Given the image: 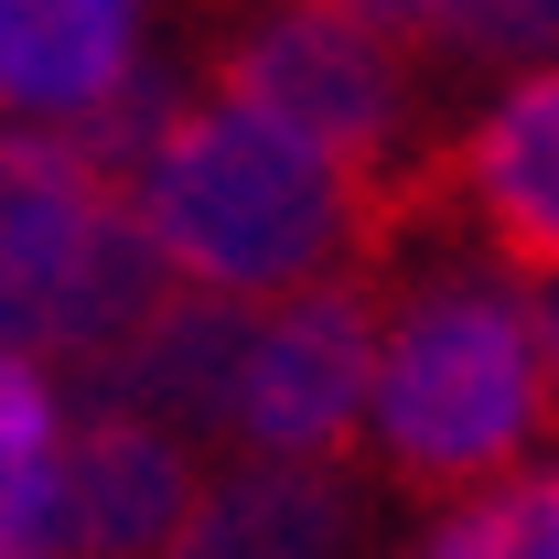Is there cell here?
<instances>
[{"label": "cell", "instance_id": "1", "mask_svg": "<svg viewBox=\"0 0 559 559\" xmlns=\"http://www.w3.org/2000/svg\"><path fill=\"white\" fill-rule=\"evenodd\" d=\"M130 205L173 280L215 301H290L334 280V259H388V215L366 205V183L237 97H194L151 130Z\"/></svg>", "mask_w": 559, "mask_h": 559}, {"label": "cell", "instance_id": "2", "mask_svg": "<svg viewBox=\"0 0 559 559\" xmlns=\"http://www.w3.org/2000/svg\"><path fill=\"white\" fill-rule=\"evenodd\" d=\"M366 430L409 495L506 485V463L549 441V377H538L527 301L506 280H430L399 312V334L377 345Z\"/></svg>", "mask_w": 559, "mask_h": 559}, {"label": "cell", "instance_id": "3", "mask_svg": "<svg viewBox=\"0 0 559 559\" xmlns=\"http://www.w3.org/2000/svg\"><path fill=\"white\" fill-rule=\"evenodd\" d=\"M226 97L280 119L290 140H312L334 173H355L366 205L388 215V248L409 226L430 237V151H409V66H399L388 22L290 0L226 55Z\"/></svg>", "mask_w": 559, "mask_h": 559}, {"label": "cell", "instance_id": "4", "mask_svg": "<svg viewBox=\"0 0 559 559\" xmlns=\"http://www.w3.org/2000/svg\"><path fill=\"white\" fill-rule=\"evenodd\" d=\"M377 388V280H312L248 334L226 430H248L270 463H345Z\"/></svg>", "mask_w": 559, "mask_h": 559}, {"label": "cell", "instance_id": "5", "mask_svg": "<svg viewBox=\"0 0 559 559\" xmlns=\"http://www.w3.org/2000/svg\"><path fill=\"white\" fill-rule=\"evenodd\" d=\"M173 290H183V280L151 248L140 205L130 194H97L75 226H55L22 270L0 280V355H22V366H44V355L97 366L108 345H130Z\"/></svg>", "mask_w": 559, "mask_h": 559}, {"label": "cell", "instance_id": "6", "mask_svg": "<svg viewBox=\"0 0 559 559\" xmlns=\"http://www.w3.org/2000/svg\"><path fill=\"white\" fill-rule=\"evenodd\" d=\"M194 506V463L162 419L119 399H75L55 430V495H44V559H162Z\"/></svg>", "mask_w": 559, "mask_h": 559}, {"label": "cell", "instance_id": "7", "mask_svg": "<svg viewBox=\"0 0 559 559\" xmlns=\"http://www.w3.org/2000/svg\"><path fill=\"white\" fill-rule=\"evenodd\" d=\"M430 226H474L516 280H559V75L506 86L430 162Z\"/></svg>", "mask_w": 559, "mask_h": 559}, {"label": "cell", "instance_id": "8", "mask_svg": "<svg viewBox=\"0 0 559 559\" xmlns=\"http://www.w3.org/2000/svg\"><path fill=\"white\" fill-rule=\"evenodd\" d=\"M366 506L334 463H248L183 506L162 559H355Z\"/></svg>", "mask_w": 559, "mask_h": 559}, {"label": "cell", "instance_id": "9", "mask_svg": "<svg viewBox=\"0 0 559 559\" xmlns=\"http://www.w3.org/2000/svg\"><path fill=\"white\" fill-rule=\"evenodd\" d=\"M248 301H215V290H173L130 345H108L86 366V399H119L140 419H226L237 399V366H248Z\"/></svg>", "mask_w": 559, "mask_h": 559}, {"label": "cell", "instance_id": "10", "mask_svg": "<svg viewBox=\"0 0 559 559\" xmlns=\"http://www.w3.org/2000/svg\"><path fill=\"white\" fill-rule=\"evenodd\" d=\"M140 0H0V108L22 119H86L130 86Z\"/></svg>", "mask_w": 559, "mask_h": 559}, {"label": "cell", "instance_id": "11", "mask_svg": "<svg viewBox=\"0 0 559 559\" xmlns=\"http://www.w3.org/2000/svg\"><path fill=\"white\" fill-rule=\"evenodd\" d=\"M97 194H119V183H108L66 130H0V280L22 270L55 226H75Z\"/></svg>", "mask_w": 559, "mask_h": 559}, {"label": "cell", "instance_id": "12", "mask_svg": "<svg viewBox=\"0 0 559 559\" xmlns=\"http://www.w3.org/2000/svg\"><path fill=\"white\" fill-rule=\"evenodd\" d=\"M44 495H55V399L22 355H0V559H44Z\"/></svg>", "mask_w": 559, "mask_h": 559}, {"label": "cell", "instance_id": "13", "mask_svg": "<svg viewBox=\"0 0 559 559\" xmlns=\"http://www.w3.org/2000/svg\"><path fill=\"white\" fill-rule=\"evenodd\" d=\"M419 44L441 66H485V75L549 66L559 55V0H430L419 11Z\"/></svg>", "mask_w": 559, "mask_h": 559}, {"label": "cell", "instance_id": "14", "mask_svg": "<svg viewBox=\"0 0 559 559\" xmlns=\"http://www.w3.org/2000/svg\"><path fill=\"white\" fill-rule=\"evenodd\" d=\"M419 559H559V474H538V485H485L463 516L430 527Z\"/></svg>", "mask_w": 559, "mask_h": 559}, {"label": "cell", "instance_id": "15", "mask_svg": "<svg viewBox=\"0 0 559 559\" xmlns=\"http://www.w3.org/2000/svg\"><path fill=\"white\" fill-rule=\"evenodd\" d=\"M527 334H538V377H549V430H559V280L527 301Z\"/></svg>", "mask_w": 559, "mask_h": 559}, {"label": "cell", "instance_id": "16", "mask_svg": "<svg viewBox=\"0 0 559 559\" xmlns=\"http://www.w3.org/2000/svg\"><path fill=\"white\" fill-rule=\"evenodd\" d=\"M323 11H355V22H388V33H419L430 0H323Z\"/></svg>", "mask_w": 559, "mask_h": 559}]
</instances>
